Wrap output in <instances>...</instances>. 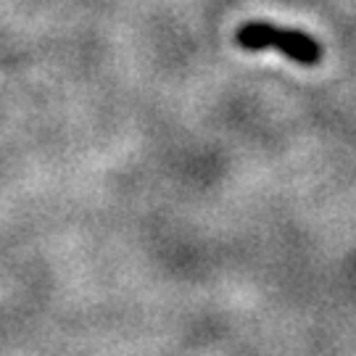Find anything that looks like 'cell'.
<instances>
[{"instance_id": "1", "label": "cell", "mask_w": 356, "mask_h": 356, "mask_svg": "<svg viewBox=\"0 0 356 356\" xmlns=\"http://www.w3.org/2000/svg\"><path fill=\"white\" fill-rule=\"evenodd\" d=\"M235 42L243 51H267V48H277V51L301 66H317L325 58V48L322 42L306 35L301 29H285V26L269 24V22H248L241 24L235 32Z\"/></svg>"}]
</instances>
